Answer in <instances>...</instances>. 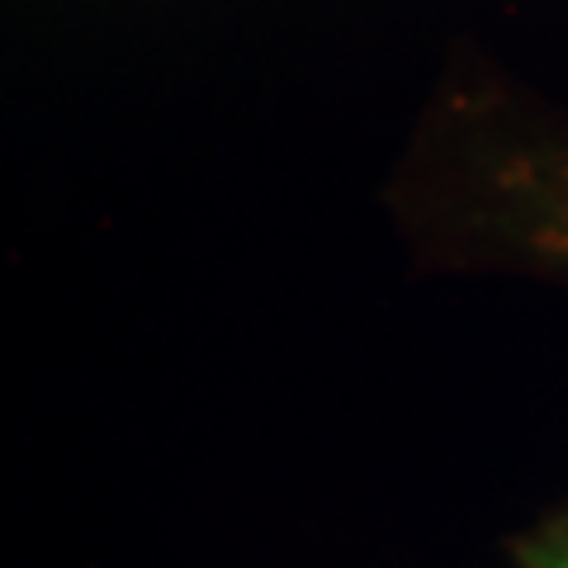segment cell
I'll return each instance as SVG.
<instances>
[{
    "mask_svg": "<svg viewBox=\"0 0 568 568\" xmlns=\"http://www.w3.org/2000/svg\"><path fill=\"white\" fill-rule=\"evenodd\" d=\"M507 227L530 256L568 271V156H549V162L511 175Z\"/></svg>",
    "mask_w": 568,
    "mask_h": 568,
    "instance_id": "obj_1",
    "label": "cell"
},
{
    "mask_svg": "<svg viewBox=\"0 0 568 568\" xmlns=\"http://www.w3.org/2000/svg\"><path fill=\"white\" fill-rule=\"evenodd\" d=\"M521 559H526V568H568V521L549 526L540 540H530L521 549Z\"/></svg>",
    "mask_w": 568,
    "mask_h": 568,
    "instance_id": "obj_2",
    "label": "cell"
}]
</instances>
